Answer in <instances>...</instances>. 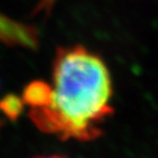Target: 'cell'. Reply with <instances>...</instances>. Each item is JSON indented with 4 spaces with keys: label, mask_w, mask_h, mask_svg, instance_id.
<instances>
[{
    "label": "cell",
    "mask_w": 158,
    "mask_h": 158,
    "mask_svg": "<svg viewBox=\"0 0 158 158\" xmlns=\"http://www.w3.org/2000/svg\"><path fill=\"white\" fill-rule=\"evenodd\" d=\"M51 85L43 80H34L24 88L22 101L30 109L44 108L51 101Z\"/></svg>",
    "instance_id": "3957f363"
},
{
    "label": "cell",
    "mask_w": 158,
    "mask_h": 158,
    "mask_svg": "<svg viewBox=\"0 0 158 158\" xmlns=\"http://www.w3.org/2000/svg\"><path fill=\"white\" fill-rule=\"evenodd\" d=\"M22 99L15 94L6 96L0 100V111L11 121H15L23 111Z\"/></svg>",
    "instance_id": "277c9868"
},
{
    "label": "cell",
    "mask_w": 158,
    "mask_h": 158,
    "mask_svg": "<svg viewBox=\"0 0 158 158\" xmlns=\"http://www.w3.org/2000/svg\"><path fill=\"white\" fill-rule=\"evenodd\" d=\"M0 41L11 46L35 49L39 46V35L35 27L15 21L0 13Z\"/></svg>",
    "instance_id": "7a4b0ae2"
},
{
    "label": "cell",
    "mask_w": 158,
    "mask_h": 158,
    "mask_svg": "<svg viewBox=\"0 0 158 158\" xmlns=\"http://www.w3.org/2000/svg\"><path fill=\"white\" fill-rule=\"evenodd\" d=\"M35 158H68V157H65V156L62 155H45V156H39V157H35Z\"/></svg>",
    "instance_id": "5b68a950"
},
{
    "label": "cell",
    "mask_w": 158,
    "mask_h": 158,
    "mask_svg": "<svg viewBox=\"0 0 158 158\" xmlns=\"http://www.w3.org/2000/svg\"><path fill=\"white\" fill-rule=\"evenodd\" d=\"M51 101L30 109L29 116L40 131L63 141H94L102 124L113 114L111 74L97 53L74 45L59 47L53 60Z\"/></svg>",
    "instance_id": "6da1fadb"
}]
</instances>
